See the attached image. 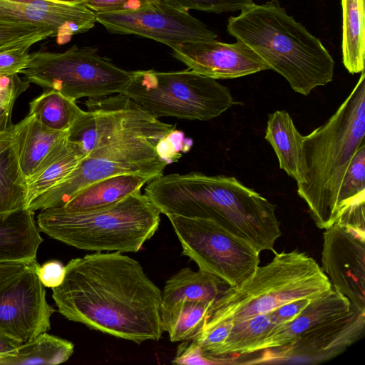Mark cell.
<instances>
[{"label":"cell","mask_w":365,"mask_h":365,"mask_svg":"<svg viewBox=\"0 0 365 365\" xmlns=\"http://www.w3.org/2000/svg\"><path fill=\"white\" fill-rule=\"evenodd\" d=\"M303 137L288 112L276 110L269 114L264 138L276 153L279 168L297 184L304 182Z\"/></svg>","instance_id":"obj_21"},{"label":"cell","mask_w":365,"mask_h":365,"mask_svg":"<svg viewBox=\"0 0 365 365\" xmlns=\"http://www.w3.org/2000/svg\"><path fill=\"white\" fill-rule=\"evenodd\" d=\"M152 0H85L83 3L95 13L138 9Z\"/></svg>","instance_id":"obj_38"},{"label":"cell","mask_w":365,"mask_h":365,"mask_svg":"<svg viewBox=\"0 0 365 365\" xmlns=\"http://www.w3.org/2000/svg\"><path fill=\"white\" fill-rule=\"evenodd\" d=\"M73 351L71 341L44 332L21 345L14 356L1 359L0 364H58L68 361Z\"/></svg>","instance_id":"obj_28"},{"label":"cell","mask_w":365,"mask_h":365,"mask_svg":"<svg viewBox=\"0 0 365 365\" xmlns=\"http://www.w3.org/2000/svg\"><path fill=\"white\" fill-rule=\"evenodd\" d=\"M120 93L157 118L209 120L235 104L227 87L189 68L170 72L135 71Z\"/></svg>","instance_id":"obj_8"},{"label":"cell","mask_w":365,"mask_h":365,"mask_svg":"<svg viewBox=\"0 0 365 365\" xmlns=\"http://www.w3.org/2000/svg\"><path fill=\"white\" fill-rule=\"evenodd\" d=\"M31 262H0V288L19 274Z\"/></svg>","instance_id":"obj_41"},{"label":"cell","mask_w":365,"mask_h":365,"mask_svg":"<svg viewBox=\"0 0 365 365\" xmlns=\"http://www.w3.org/2000/svg\"><path fill=\"white\" fill-rule=\"evenodd\" d=\"M57 3L67 4H83L85 0H48Z\"/></svg>","instance_id":"obj_43"},{"label":"cell","mask_w":365,"mask_h":365,"mask_svg":"<svg viewBox=\"0 0 365 365\" xmlns=\"http://www.w3.org/2000/svg\"><path fill=\"white\" fill-rule=\"evenodd\" d=\"M192 145V139L185 138L183 132L173 129L158 140L155 148L160 158L168 165L177 162Z\"/></svg>","instance_id":"obj_35"},{"label":"cell","mask_w":365,"mask_h":365,"mask_svg":"<svg viewBox=\"0 0 365 365\" xmlns=\"http://www.w3.org/2000/svg\"><path fill=\"white\" fill-rule=\"evenodd\" d=\"M87 110L68 130L88 157L138 165L163 173L155 145L175 126L161 122L123 93L85 101Z\"/></svg>","instance_id":"obj_5"},{"label":"cell","mask_w":365,"mask_h":365,"mask_svg":"<svg viewBox=\"0 0 365 365\" xmlns=\"http://www.w3.org/2000/svg\"><path fill=\"white\" fill-rule=\"evenodd\" d=\"M365 329V312H347L316 326L292 343L260 351L242 364H317L332 359L358 341Z\"/></svg>","instance_id":"obj_12"},{"label":"cell","mask_w":365,"mask_h":365,"mask_svg":"<svg viewBox=\"0 0 365 365\" xmlns=\"http://www.w3.org/2000/svg\"><path fill=\"white\" fill-rule=\"evenodd\" d=\"M29 49L19 48L0 53V76L20 73L29 63Z\"/></svg>","instance_id":"obj_36"},{"label":"cell","mask_w":365,"mask_h":365,"mask_svg":"<svg viewBox=\"0 0 365 365\" xmlns=\"http://www.w3.org/2000/svg\"><path fill=\"white\" fill-rule=\"evenodd\" d=\"M65 267L52 297L67 319L137 344L161 338L162 291L138 261L118 252H96Z\"/></svg>","instance_id":"obj_1"},{"label":"cell","mask_w":365,"mask_h":365,"mask_svg":"<svg viewBox=\"0 0 365 365\" xmlns=\"http://www.w3.org/2000/svg\"><path fill=\"white\" fill-rule=\"evenodd\" d=\"M312 299L304 298L284 304L268 313L272 323L280 325L294 319Z\"/></svg>","instance_id":"obj_39"},{"label":"cell","mask_w":365,"mask_h":365,"mask_svg":"<svg viewBox=\"0 0 365 365\" xmlns=\"http://www.w3.org/2000/svg\"><path fill=\"white\" fill-rule=\"evenodd\" d=\"M29 86L18 74L0 76V133L12 125L11 115L17 97Z\"/></svg>","instance_id":"obj_33"},{"label":"cell","mask_w":365,"mask_h":365,"mask_svg":"<svg viewBox=\"0 0 365 365\" xmlns=\"http://www.w3.org/2000/svg\"><path fill=\"white\" fill-rule=\"evenodd\" d=\"M170 48L174 58L189 69L215 80L236 78L269 69L251 48L239 40L232 43L216 39L186 41Z\"/></svg>","instance_id":"obj_15"},{"label":"cell","mask_w":365,"mask_h":365,"mask_svg":"<svg viewBox=\"0 0 365 365\" xmlns=\"http://www.w3.org/2000/svg\"><path fill=\"white\" fill-rule=\"evenodd\" d=\"M123 173H140L153 178L163 175L155 170L138 165L87 156L61 182L32 200L28 209L35 212L37 210L62 207L88 185Z\"/></svg>","instance_id":"obj_17"},{"label":"cell","mask_w":365,"mask_h":365,"mask_svg":"<svg viewBox=\"0 0 365 365\" xmlns=\"http://www.w3.org/2000/svg\"><path fill=\"white\" fill-rule=\"evenodd\" d=\"M86 157L82 146L67 137L26 180L28 203L61 182Z\"/></svg>","instance_id":"obj_26"},{"label":"cell","mask_w":365,"mask_h":365,"mask_svg":"<svg viewBox=\"0 0 365 365\" xmlns=\"http://www.w3.org/2000/svg\"><path fill=\"white\" fill-rule=\"evenodd\" d=\"M31 262L19 274L0 288V333L21 344L33 341L51 328L56 312L46 298V290Z\"/></svg>","instance_id":"obj_13"},{"label":"cell","mask_w":365,"mask_h":365,"mask_svg":"<svg viewBox=\"0 0 365 365\" xmlns=\"http://www.w3.org/2000/svg\"><path fill=\"white\" fill-rule=\"evenodd\" d=\"M365 0H341L343 63L351 74L364 71Z\"/></svg>","instance_id":"obj_27"},{"label":"cell","mask_w":365,"mask_h":365,"mask_svg":"<svg viewBox=\"0 0 365 365\" xmlns=\"http://www.w3.org/2000/svg\"><path fill=\"white\" fill-rule=\"evenodd\" d=\"M365 135V73L336 111L322 125L303 137L304 182L297 193L319 229L339 217V197L349 166Z\"/></svg>","instance_id":"obj_4"},{"label":"cell","mask_w":365,"mask_h":365,"mask_svg":"<svg viewBox=\"0 0 365 365\" xmlns=\"http://www.w3.org/2000/svg\"><path fill=\"white\" fill-rule=\"evenodd\" d=\"M13 131L20 168L26 180L68 137V131L48 128L31 115L13 125Z\"/></svg>","instance_id":"obj_19"},{"label":"cell","mask_w":365,"mask_h":365,"mask_svg":"<svg viewBox=\"0 0 365 365\" xmlns=\"http://www.w3.org/2000/svg\"><path fill=\"white\" fill-rule=\"evenodd\" d=\"M182 247V254L200 270L218 278L228 287L248 279L259 264V252L210 218L168 214Z\"/></svg>","instance_id":"obj_10"},{"label":"cell","mask_w":365,"mask_h":365,"mask_svg":"<svg viewBox=\"0 0 365 365\" xmlns=\"http://www.w3.org/2000/svg\"><path fill=\"white\" fill-rule=\"evenodd\" d=\"M28 204L12 125L0 133V217L28 209Z\"/></svg>","instance_id":"obj_23"},{"label":"cell","mask_w":365,"mask_h":365,"mask_svg":"<svg viewBox=\"0 0 365 365\" xmlns=\"http://www.w3.org/2000/svg\"><path fill=\"white\" fill-rule=\"evenodd\" d=\"M43 241L34 212L25 209L0 217V262L36 260Z\"/></svg>","instance_id":"obj_20"},{"label":"cell","mask_w":365,"mask_h":365,"mask_svg":"<svg viewBox=\"0 0 365 365\" xmlns=\"http://www.w3.org/2000/svg\"><path fill=\"white\" fill-rule=\"evenodd\" d=\"M145 194L161 214L214 220L258 252H276L281 235L276 205L235 177L162 175L148 182Z\"/></svg>","instance_id":"obj_2"},{"label":"cell","mask_w":365,"mask_h":365,"mask_svg":"<svg viewBox=\"0 0 365 365\" xmlns=\"http://www.w3.org/2000/svg\"><path fill=\"white\" fill-rule=\"evenodd\" d=\"M75 101L57 91L46 89L29 103V115L48 128L68 131L84 112Z\"/></svg>","instance_id":"obj_29"},{"label":"cell","mask_w":365,"mask_h":365,"mask_svg":"<svg viewBox=\"0 0 365 365\" xmlns=\"http://www.w3.org/2000/svg\"><path fill=\"white\" fill-rule=\"evenodd\" d=\"M153 179L140 173H123L97 181L80 191L60 209L67 212H85L108 207Z\"/></svg>","instance_id":"obj_22"},{"label":"cell","mask_w":365,"mask_h":365,"mask_svg":"<svg viewBox=\"0 0 365 365\" xmlns=\"http://www.w3.org/2000/svg\"><path fill=\"white\" fill-rule=\"evenodd\" d=\"M274 253L270 262L258 266L241 284L228 287L212 303L200 331L267 314L294 300L314 299L331 289L322 269L305 252Z\"/></svg>","instance_id":"obj_7"},{"label":"cell","mask_w":365,"mask_h":365,"mask_svg":"<svg viewBox=\"0 0 365 365\" xmlns=\"http://www.w3.org/2000/svg\"><path fill=\"white\" fill-rule=\"evenodd\" d=\"M20 73L29 83L76 101L120 93L132 80L134 71L118 67L94 47L75 45L63 52L29 53V63Z\"/></svg>","instance_id":"obj_9"},{"label":"cell","mask_w":365,"mask_h":365,"mask_svg":"<svg viewBox=\"0 0 365 365\" xmlns=\"http://www.w3.org/2000/svg\"><path fill=\"white\" fill-rule=\"evenodd\" d=\"M360 202H365V143L357 150L344 176L339 197V217Z\"/></svg>","instance_id":"obj_32"},{"label":"cell","mask_w":365,"mask_h":365,"mask_svg":"<svg viewBox=\"0 0 365 365\" xmlns=\"http://www.w3.org/2000/svg\"><path fill=\"white\" fill-rule=\"evenodd\" d=\"M213 302L183 301L161 312L163 329L170 341L190 340L197 335Z\"/></svg>","instance_id":"obj_30"},{"label":"cell","mask_w":365,"mask_h":365,"mask_svg":"<svg viewBox=\"0 0 365 365\" xmlns=\"http://www.w3.org/2000/svg\"><path fill=\"white\" fill-rule=\"evenodd\" d=\"M274 327L268 313L234 322L225 341L205 358L212 364H232L234 359L252 354Z\"/></svg>","instance_id":"obj_25"},{"label":"cell","mask_w":365,"mask_h":365,"mask_svg":"<svg viewBox=\"0 0 365 365\" xmlns=\"http://www.w3.org/2000/svg\"><path fill=\"white\" fill-rule=\"evenodd\" d=\"M160 212L140 191L115 204L85 212L40 210V232L67 245L94 252H137L158 230Z\"/></svg>","instance_id":"obj_6"},{"label":"cell","mask_w":365,"mask_h":365,"mask_svg":"<svg viewBox=\"0 0 365 365\" xmlns=\"http://www.w3.org/2000/svg\"><path fill=\"white\" fill-rule=\"evenodd\" d=\"M180 9H195L212 13H227L241 11L252 4V0H165Z\"/></svg>","instance_id":"obj_34"},{"label":"cell","mask_w":365,"mask_h":365,"mask_svg":"<svg viewBox=\"0 0 365 365\" xmlns=\"http://www.w3.org/2000/svg\"><path fill=\"white\" fill-rule=\"evenodd\" d=\"M53 35V31L48 26L27 21L0 8V53L19 48L29 49Z\"/></svg>","instance_id":"obj_31"},{"label":"cell","mask_w":365,"mask_h":365,"mask_svg":"<svg viewBox=\"0 0 365 365\" xmlns=\"http://www.w3.org/2000/svg\"><path fill=\"white\" fill-rule=\"evenodd\" d=\"M350 308L349 300L331 288L329 292L312 299L290 322L274 326L252 354L285 346L306 331L347 312Z\"/></svg>","instance_id":"obj_18"},{"label":"cell","mask_w":365,"mask_h":365,"mask_svg":"<svg viewBox=\"0 0 365 365\" xmlns=\"http://www.w3.org/2000/svg\"><path fill=\"white\" fill-rule=\"evenodd\" d=\"M321 268L332 289L365 312V232L337 223L326 229Z\"/></svg>","instance_id":"obj_14"},{"label":"cell","mask_w":365,"mask_h":365,"mask_svg":"<svg viewBox=\"0 0 365 365\" xmlns=\"http://www.w3.org/2000/svg\"><path fill=\"white\" fill-rule=\"evenodd\" d=\"M227 287L212 274L200 269L182 268L165 282L160 312L183 301H215Z\"/></svg>","instance_id":"obj_24"},{"label":"cell","mask_w":365,"mask_h":365,"mask_svg":"<svg viewBox=\"0 0 365 365\" xmlns=\"http://www.w3.org/2000/svg\"><path fill=\"white\" fill-rule=\"evenodd\" d=\"M227 32L251 48L294 91L308 96L332 81L334 61L321 41L277 0L252 4L228 19Z\"/></svg>","instance_id":"obj_3"},{"label":"cell","mask_w":365,"mask_h":365,"mask_svg":"<svg viewBox=\"0 0 365 365\" xmlns=\"http://www.w3.org/2000/svg\"><path fill=\"white\" fill-rule=\"evenodd\" d=\"M21 345L18 341L0 333V359L14 356Z\"/></svg>","instance_id":"obj_42"},{"label":"cell","mask_w":365,"mask_h":365,"mask_svg":"<svg viewBox=\"0 0 365 365\" xmlns=\"http://www.w3.org/2000/svg\"><path fill=\"white\" fill-rule=\"evenodd\" d=\"M0 7L23 19L53 28L56 42L64 44L74 35L87 32L96 22V13L84 4L48 0H0Z\"/></svg>","instance_id":"obj_16"},{"label":"cell","mask_w":365,"mask_h":365,"mask_svg":"<svg viewBox=\"0 0 365 365\" xmlns=\"http://www.w3.org/2000/svg\"><path fill=\"white\" fill-rule=\"evenodd\" d=\"M96 22L110 33L135 35L164 43L216 39L217 35L189 11L165 0L133 9L96 13Z\"/></svg>","instance_id":"obj_11"},{"label":"cell","mask_w":365,"mask_h":365,"mask_svg":"<svg viewBox=\"0 0 365 365\" xmlns=\"http://www.w3.org/2000/svg\"><path fill=\"white\" fill-rule=\"evenodd\" d=\"M37 274L44 287L53 288L63 282L66 267L58 260H50L39 266Z\"/></svg>","instance_id":"obj_40"},{"label":"cell","mask_w":365,"mask_h":365,"mask_svg":"<svg viewBox=\"0 0 365 365\" xmlns=\"http://www.w3.org/2000/svg\"><path fill=\"white\" fill-rule=\"evenodd\" d=\"M152 1H155V0H152Z\"/></svg>","instance_id":"obj_44"},{"label":"cell","mask_w":365,"mask_h":365,"mask_svg":"<svg viewBox=\"0 0 365 365\" xmlns=\"http://www.w3.org/2000/svg\"><path fill=\"white\" fill-rule=\"evenodd\" d=\"M175 356L172 361L175 364H212L202 354L199 346L192 339L180 341Z\"/></svg>","instance_id":"obj_37"}]
</instances>
